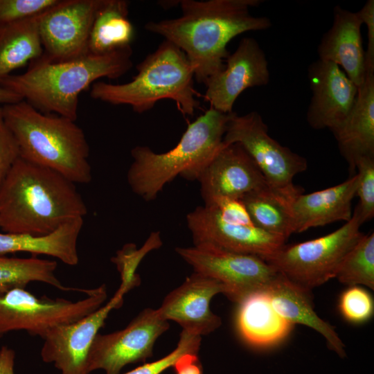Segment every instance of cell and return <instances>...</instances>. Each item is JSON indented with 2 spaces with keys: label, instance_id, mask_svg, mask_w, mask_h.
<instances>
[{
  "label": "cell",
  "instance_id": "1",
  "mask_svg": "<svg viewBox=\"0 0 374 374\" xmlns=\"http://www.w3.org/2000/svg\"><path fill=\"white\" fill-rule=\"evenodd\" d=\"M262 0H182L181 16L150 21L145 29L179 47L190 62L195 80L205 84L222 71L230 55L226 46L235 37L270 28L266 17H254L251 8Z\"/></svg>",
  "mask_w": 374,
  "mask_h": 374
},
{
  "label": "cell",
  "instance_id": "2",
  "mask_svg": "<svg viewBox=\"0 0 374 374\" xmlns=\"http://www.w3.org/2000/svg\"><path fill=\"white\" fill-rule=\"evenodd\" d=\"M87 213L73 182L21 157L0 186V229L4 233L46 235Z\"/></svg>",
  "mask_w": 374,
  "mask_h": 374
},
{
  "label": "cell",
  "instance_id": "3",
  "mask_svg": "<svg viewBox=\"0 0 374 374\" xmlns=\"http://www.w3.org/2000/svg\"><path fill=\"white\" fill-rule=\"evenodd\" d=\"M132 55L130 46L106 54L88 52L61 62L42 55L31 61L24 73L0 79V87L17 93L41 112L75 121L80 94L100 78L125 74L133 66Z\"/></svg>",
  "mask_w": 374,
  "mask_h": 374
},
{
  "label": "cell",
  "instance_id": "4",
  "mask_svg": "<svg viewBox=\"0 0 374 374\" xmlns=\"http://www.w3.org/2000/svg\"><path fill=\"white\" fill-rule=\"evenodd\" d=\"M1 109L21 158L53 170L74 184L91 181L89 145L75 121L41 112L24 100Z\"/></svg>",
  "mask_w": 374,
  "mask_h": 374
},
{
  "label": "cell",
  "instance_id": "5",
  "mask_svg": "<svg viewBox=\"0 0 374 374\" xmlns=\"http://www.w3.org/2000/svg\"><path fill=\"white\" fill-rule=\"evenodd\" d=\"M233 112L225 114L210 107L188 125L177 145L168 152L157 153L142 145L132 148L133 161L127 173L132 192L151 201L178 175L193 181L197 171L224 145Z\"/></svg>",
  "mask_w": 374,
  "mask_h": 374
},
{
  "label": "cell",
  "instance_id": "6",
  "mask_svg": "<svg viewBox=\"0 0 374 374\" xmlns=\"http://www.w3.org/2000/svg\"><path fill=\"white\" fill-rule=\"evenodd\" d=\"M136 70V75L124 84L94 82L90 96L114 105H129L139 114L151 109L163 99L173 100L186 116L193 115L199 108L193 68L185 53L171 42L164 39Z\"/></svg>",
  "mask_w": 374,
  "mask_h": 374
},
{
  "label": "cell",
  "instance_id": "7",
  "mask_svg": "<svg viewBox=\"0 0 374 374\" xmlns=\"http://www.w3.org/2000/svg\"><path fill=\"white\" fill-rule=\"evenodd\" d=\"M362 224L355 208L350 220L335 231L294 244H284L263 260L278 273L311 290L335 278L344 258L363 236Z\"/></svg>",
  "mask_w": 374,
  "mask_h": 374
},
{
  "label": "cell",
  "instance_id": "8",
  "mask_svg": "<svg viewBox=\"0 0 374 374\" xmlns=\"http://www.w3.org/2000/svg\"><path fill=\"white\" fill-rule=\"evenodd\" d=\"M76 301L62 298L37 297L25 288H15L0 296V339L25 330L44 339L50 330L75 322L100 308L107 297L105 284L88 289Z\"/></svg>",
  "mask_w": 374,
  "mask_h": 374
},
{
  "label": "cell",
  "instance_id": "9",
  "mask_svg": "<svg viewBox=\"0 0 374 374\" xmlns=\"http://www.w3.org/2000/svg\"><path fill=\"white\" fill-rule=\"evenodd\" d=\"M223 143L240 144L261 171L269 187L276 192L290 199L303 193L294 186L293 179L306 170L305 158L271 137L258 112L238 116L233 112L226 125Z\"/></svg>",
  "mask_w": 374,
  "mask_h": 374
},
{
  "label": "cell",
  "instance_id": "10",
  "mask_svg": "<svg viewBox=\"0 0 374 374\" xmlns=\"http://www.w3.org/2000/svg\"><path fill=\"white\" fill-rule=\"evenodd\" d=\"M176 253L195 272L224 287V295L238 304L249 294L265 291L278 272L261 258L208 243L176 247Z\"/></svg>",
  "mask_w": 374,
  "mask_h": 374
},
{
  "label": "cell",
  "instance_id": "11",
  "mask_svg": "<svg viewBox=\"0 0 374 374\" xmlns=\"http://www.w3.org/2000/svg\"><path fill=\"white\" fill-rule=\"evenodd\" d=\"M119 272L121 285L106 304L75 322L53 328L44 337L42 361L53 363L60 374H88L87 356L96 336L111 311L121 308L124 296L140 283L136 272Z\"/></svg>",
  "mask_w": 374,
  "mask_h": 374
},
{
  "label": "cell",
  "instance_id": "12",
  "mask_svg": "<svg viewBox=\"0 0 374 374\" xmlns=\"http://www.w3.org/2000/svg\"><path fill=\"white\" fill-rule=\"evenodd\" d=\"M169 328L168 321L157 309L142 310L123 330L98 334L90 347L87 372L103 370L105 374H119L130 364L145 362L153 355L157 339Z\"/></svg>",
  "mask_w": 374,
  "mask_h": 374
},
{
  "label": "cell",
  "instance_id": "13",
  "mask_svg": "<svg viewBox=\"0 0 374 374\" xmlns=\"http://www.w3.org/2000/svg\"><path fill=\"white\" fill-rule=\"evenodd\" d=\"M103 0H60L44 12L39 35L45 58L61 62L88 53L91 27Z\"/></svg>",
  "mask_w": 374,
  "mask_h": 374
},
{
  "label": "cell",
  "instance_id": "14",
  "mask_svg": "<svg viewBox=\"0 0 374 374\" xmlns=\"http://www.w3.org/2000/svg\"><path fill=\"white\" fill-rule=\"evenodd\" d=\"M194 180L200 184L205 205L221 198L240 199L246 194L268 186L252 158L237 143H224L197 171Z\"/></svg>",
  "mask_w": 374,
  "mask_h": 374
},
{
  "label": "cell",
  "instance_id": "15",
  "mask_svg": "<svg viewBox=\"0 0 374 374\" xmlns=\"http://www.w3.org/2000/svg\"><path fill=\"white\" fill-rule=\"evenodd\" d=\"M269 71L266 55L258 42L242 38L235 51L226 60L224 68L204 84V98L211 107L225 114L245 89L268 84Z\"/></svg>",
  "mask_w": 374,
  "mask_h": 374
},
{
  "label": "cell",
  "instance_id": "16",
  "mask_svg": "<svg viewBox=\"0 0 374 374\" xmlns=\"http://www.w3.org/2000/svg\"><path fill=\"white\" fill-rule=\"evenodd\" d=\"M187 227L193 244L208 243L229 251L257 256L271 255L285 240L270 234L256 225L224 220L211 206H199L186 215Z\"/></svg>",
  "mask_w": 374,
  "mask_h": 374
},
{
  "label": "cell",
  "instance_id": "17",
  "mask_svg": "<svg viewBox=\"0 0 374 374\" xmlns=\"http://www.w3.org/2000/svg\"><path fill=\"white\" fill-rule=\"evenodd\" d=\"M224 292V285L217 280L194 271L164 298L157 311L164 320L179 324L182 330L206 335L222 324L210 304L215 295Z\"/></svg>",
  "mask_w": 374,
  "mask_h": 374
},
{
  "label": "cell",
  "instance_id": "18",
  "mask_svg": "<svg viewBox=\"0 0 374 374\" xmlns=\"http://www.w3.org/2000/svg\"><path fill=\"white\" fill-rule=\"evenodd\" d=\"M312 96L307 121L315 130L338 127L356 100L358 87L336 64L318 60L308 69Z\"/></svg>",
  "mask_w": 374,
  "mask_h": 374
},
{
  "label": "cell",
  "instance_id": "19",
  "mask_svg": "<svg viewBox=\"0 0 374 374\" xmlns=\"http://www.w3.org/2000/svg\"><path fill=\"white\" fill-rule=\"evenodd\" d=\"M362 24L357 12L335 6L332 26L323 35L318 46L319 59L341 67L358 88L363 84L366 76Z\"/></svg>",
  "mask_w": 374,
  "mask_h": 374
},
{
  "label": "cell",
  "instance_id": "20",
  "mask_svg": "<svg viewBox=\"0 0 374 374\" xmlns=\"http://www.w3.org/2000/svg\"><path fill=\"white\" fill-rule=\"evenodd\" d=\"M357 175L346 181L308 194L301 193L290 202L294 233L312 227L350 220L352 201L356 195Z\"/></svg>",
  "mask_w": 374,
  "mask_h": 374
},
{
  "label": "cell",
  "instance_id": "21",
  "mask_svg": "<svg viewBox=\"0 0 374 374\" xmlns=\"http://www.w3.org/2000/svg\"><path fill=\"white\" fill-rule=\"evenodd\" d=\"M266 292L273 308L282 318L292 325H304L318 332L331 350L341 358L346 357L345 345L334 327L314 311L310 290L278 273Z\"/></svg>",
  "mask_w": 374,
  "mask_h": 374
},
{
  "label": "cell",
  "instance_id": "22",
  "mask_svg": "<svg viewBox=\"0 0 374 374\" xmlns=\"http://www.w3.org/2000/svg\"><path fill=\"white\" fill-rule=\"evenodd\" d=\"M331 131L350 168L362 157H374V71L366 73L350 112Z\"/></svg>",
  "mask_w": 374,
  "mask_h": 374
},
{
  "label": "cell",
  "instance_id": "23",
  "mask_svg": "<svg viewBox=\"0 0 374 374\" xmlns=\"http://www.w3.org/2000/svg\"><path fill=\"white\" fill-rule=\"evenodd\" d=\"M236 322L243 339L256 348L280 343L294 326L274 310L266 290L252 293L238 303Z\"/></svg>",
  "mask_w": 374,
  "mask_h": 374
},
{
  "label": "cell",
  "instance_id": "24",
  "mask_svg": "<svg viewBox=\"0 0 374 374\" xmlns=\"http://www.w3.org/2000/svg\"><path fill=\"white\" fill-rule=\"evenodd\" d=\"M82 226L83 217H78L43 236L0 233V256L28 252L49 256L75 266L79 262L77 243Z\"/></svg>",
  "mask_w": 374,
  "mask_h": 374
},
{
  "label": "cell",
  "instance_id": "25",
  "mask_svg": "<svg viewBox=\"0 0 374 374\" xmlns=\"http://www.w3.org/2000/svg\"><path fill=\"white\" fill-rule=\"evenodd\" d=\"M128 13L127 1L103 0L91 27L88 52L106 54L131 46L134 28Z\"/></svg>",
  "mask_w": 374,
  "mask_h": 374
},
{
  "label": "cell",
  "instance_id": "26",
  "mask_svg": "<svg viewBox=\"0 0 374 374\" xmlns=\"http://www.w3.org/2000/svg\"><path fill=\"white\" fill-rule=\"evenodd\" d=\"M43 14L0 27V79L42 55L39 22Z\"/></svg>",
  "mask_w": 374,
  "mask_h": 374
},
{
  "label": "cell",
  "instance_id": "27",
  "mask_svg": "<svg viewBox=\"0 0 374 374\" xmlns=\"http://www.w3.org/2000/svg\"><path fill=\"white\" fill-rule=\"evenodd\" d=\"M240 200L257 227L285 240L294 233L290 211L292 199L267 186L246 194Z\"/></svg>",
  "mask_w": 374,
  "mask_h": 374
},
{
  "label": "cell",
  "instance_id": "28",
  "mask_svg": "<svg viewBox=\"0 0 374 374\" xmlns=\"http://www.w3.org/2000/svg\"><path fill=\"white\" fill-rule=\"evenodd\" d=\"M57 262L31 258L0 256V296L15 288H25L30 283L39 282L62 291L76 290L64 286L55 275Z\"/></svg>",
  "mask_w": 374,
  "mask_h": 374
},
{
  "label": "cell",
  "instance_id": "29",
  "mask_svg": "<svg viewBox=\"0 0 374 374\" xmlns=\"http://www.w3.org/2000/svg\"><path fill=\"white\" fill-rule=\"evenodd\" d=\"M339 281L348 286L374 289V233L363 235L348 251L337 272Z\"/></svg>",
  "mask_w": 374,
  "mask_h": 374
},
{
  "label": "cell",
  "instance_id": "30",
  "mask_svg": "<svg viewBox=\"0 0 374 374\" xmlns=\"http://www.w3.org/2000/svg\"><path fill=\"white\" fill-rule=\"evenodd\" d=\"M201 339L200 336L182 330L177 346L172 352L157 361L144 364L124 374H161L166 369L175 367L186 355H197Z\"/></svg>",
  "mask_w": 374,
  "mask_h": 374
},
{
  "label": "cell",
  "instance_id": "31",
  "mask_svg": "<svg viewBox=\"0 0 374 374\" xmlns=\"http://www.w3.org/2000/svg\"><path fill=\"white\" fill-rule=\"evenodd\" d=\"M357 169L358 184L356 195L359 202L356 206L362 224L374 216V157H362L354 165Z\"/></svg>",
  "mask_w": 374,
  "mask_h": 374
},
{
  "label": "cell",
  "instance_id": "32",
  "mask_svg": "<svg viewBox=\"0 0 374 374\" xmlns=\"http://www.w3.org/2000/svg\"><path fill=\"white\" fill-rule=\"evenodd\" d=\"M339 309L348 321L362 323L369 320L374 312L371 294L359 285L349 286L340 296Z\"/></svg>",
  "mask_w": 374,
  "mask_h": 374
},
{
  "label": "cell",
  "instance_id": "33",
  "mask_svg": "<svg viewBox=\"0 0 374 374\" xmlns=\"http://www.w3.org/2000/svg\"><path fill=\"white\" fill-rule=\"evenodd\" d=\"M60 0H0V27L40 15Z\"/></svg>",
  "mask_w": 374,
  "mask_h": 374
},
{
  "label": "cell",
  "instance_id": "34",
  "mask_svg": "<svg viewBox=\"0 0 374 374\" xmlns=\"http://www.w3.org/2000/svg\"><path fill=\"white\" fill-rule=\"evenodd\" d=\"M19 157L18 144L4 121L0 107V186Z\"/></svg>",
  "mask_w": 374,
  "mask_h": 374
},
{
  "label": "cell",
  "instance_id": "35",
  "mask_svg": "<svg viewBox=\"0 0 374 374\" xmlns=\"http://www.w3.org/2000/svg\"><path fill=\"white\" fill-rule=\"evenodd\" d=\"M206 206H213L225 221L246 225L254 224L246 206L240 199L221 198Z\"/></svg>",
  "mask_w": 374,
  "mask_h": 374
},
{
  "label": "cell",
  "instance_id": "36",
  "mask_svg": "<svg viewBox=\"0 0 374 374\" xmlns=\"http://www.w3.org/2000/svg\"><path fill=\"white\" fill-rule=\"evenodd\" d=\"M362 24L367 27L368 44L365 51L366 73L374 71V0H368L357 12Z\"/></svg>",
  "mask_w": 374,
  "mask_h": 374
},
{
  "label": "cell",
  "instance_id": "37",
  "mask_svg": "<svg viewBox=\"0 0 374 374\" xmlns=\"http://www.w3.org/2000/svg\"><path fill=\"white\" fill-rule=\"evenodd\" d=\"M15 352L3 346L0 348V374H15Z\"/></svg>",
  "mask_w": 374,
  "mask_h": 374
},
{
  "label": "cell",
  "instance_id": "38",
  "mask_svg": "<svg viewBox=\"0 0 374 374\" xmlns=\"http://www.w3.org/2000/svg\"><path fill=\"white\" fill-rule=\"evenodd\" d=\"M22 98L17 93L0 87V104L9 105L22 100Z\"/></svg>",
  "mask_w": 374,
  "mask_h": 374
}]
</instances>
